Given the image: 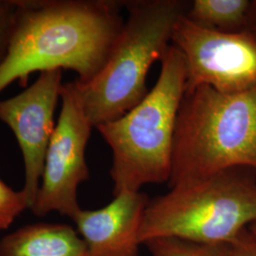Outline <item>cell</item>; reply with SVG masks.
<instances>
[{"label": "cell", "mask_w": 256, "mask_h": 256, "mask_svg": "<svg viewBox=\"0 0 256 256\" xmlns=\"http://www.w3.org/2000/svg\"><path fill=\"white\" fill-rule=\"evenodd\" d=\"M151 256H229L230 244H203L176 238H155L146 243Z\"/></svg>", "instance_id": "obj_12"}, {"label": "cell", "mask_w": 256, "mask_h": 256, "mask_svg": "<svg viewBox=\"0 0 256 256\" xmlns=\"http://www.w3.org/2000/svg\"><path fill=\"white\" fill-rule=\"evenodd\" d=\"M172 45L185 61V90L208 86L230 94L256 86V40L247 32H221L184 16L174 28Z\"/></svg>", "instance_id": "obj_7"}, {"label": "cell", "mask_w": 256, "mask_h": 256, "mask_svg": "<svg viewBox=\"0 0 256 256\" xmlns=\"http://www.w3.org/2000/svg\"><path fill=\"white\" fill-rule=\"evenodd\" d=\"M122 1L18 0L14 27L0 64V93L34 72L70 70L80 84L106 64L124 20Z\"/></svg>", "instance_id": "obj_1"}, {"label": "cell", "mask_w": 256, "mask_h": 256, "mask_svg": "<svg viewBox=\"0 0 256 256\" xmlns=\"http://www.w3.org/2000/svg\"><path fill=\"white\" fill-rule=\"evenodd\" d=\"M186 77L183 55L171 45L146 96L122 117L95 128L112 151L114 196L170 180L176 124Z\"/></svg>", "instance_id": "obj_3"}, {"label": "cell", "mask_w": 256, "mask_h": 256, "mask_svg": "<svg viewBox=\"0 0 256 256\" xmlns=\"http://www.w3.org/2000/svg\"><path fill=\"white\" fill-rule=\"evenodd\" d=\"M18 7V0H0V64L9 50Z\"/></svg>", "instance_id": "obj_14"}, {"label": "cell", "mask_w": 256, "mask_h": 256, "mask_svg": "<svg viewBox=\"0 0 256 256\" xmlns=\"http://www.w3.org/2000/svg\"><path fill=\"white\" fill-rule=\"evenodd\" d=\"M234 167L256 170V86L230 94L208 86L185 90L176 124L170 188Z\"/></svg>", "instance_id": "obj_2"}, {"label": "cell", "mask_w": 256, "mask_h": 256, "mask_svg": "<svg viewBox=\"0 0 256 256\" xmlns=\"http://www.w3.org/2000/svg\"><path fill=\"white\" fill-rule=\"evenodd\" d=\"M256 221V170L234 167L198 182L170 188L149 200L140 241L176 238L230 244Z\"/></svg>", "instance_id": "obj_5"}, {"label": "cell", "mask_w": 256, "mask_h": 256, "mask_svg": "<svg viewBox=\"0 0 256 256\" xmlns=\"http://www.w3.org/2000/svg\"><path fill=\"white\" fill-rule=\"evenodd\" d=\"M60 98V116L48 146L40 187L30 210L37 216L57 212L72 220L81 210L78 187L90 178L86 149L93 126L75 81L63 84Z\"/></svg>", "instance_id": "obj_6"}, {"label": "cell", "mask_w": 256, "mask_h": 256, "mask_svg": "<svg viewBox=\"0 0 256 256\" xmlns=\"http://www.w3.org/2000/svg\"><path fill=\"white\" fill-rule=\"evenodd\" d=\"M229 256H256V240L248 228L230 244Z\"/></svg>", "instance_id": "obj_15"}, {"label": "cell", "mask_w": 256, "mask_h": 256, "mask_svg": "<svg viewBox=\"0 0 256 256\" xmlns=\"http://www.w3.org/2000/svg\"><path fill=\"white\" fill-rule=\"evenodd\" d=\"M62 70L40 72L30 86L8 100H0V120L18 142L25 165V185L30 210L36 198L46 150L54 131V112L60 99Z\"/></svg>", "instance_id": "obj_8"}, {"label": "cell", "mask_w": 256, "mask_h": 256, "mask_svg": "<svg viewBox=\"0 0 256 256\" xmlns=\"http://www.w3.org/2000/svg\"><path fill=\"white\" fill-rule=\"evenodd\" d=\"M0 256H86V248L70 225L36 223L1 238Z\"/></svg>", "instance_id": "obj_10"}, {"label": "cell", "mask_w": 256, "mask_h": 256, "mask_svg": "<svg viewBox=\"0 0 256 256\" xmlns=\"http://www.w3.org/2000/svg\"><path fill=\"white\" fill-rule=\"evenodd\" d=\"M26 209H30L26 192L14 191L0 180V232L9 229Z\"/></svg>", "instance_id": "obj_13"}, {"label": "cell", "mask_w": 256, "mask_h": 256, "mask_svg": "<svg viewBox=\"0 0 256 256\" xmlns=\"http://www.w3.org/2000/svg\"><path fill=\"white\" fill-rule=\"evenodd\" d=\"M248 230H250V232L252 234V236L256 240V221H254V223H252V224L248 227Z\"/></svg>", "instance_id": "obj_17"}, {"label": "cell", "mask_w": 256, "mask_h": 256, "mask_svg": "<svg viewBox=\"0 0 256 256\" xmlns=\"http://www.w3.org/2000/svg\"><path fill=\"white\" fill-rule=\"evenodd\" d=\"M244 32H247L256 40V0L250 1Z\"/></svg>", "instance_id": "obj_16"}, {"label": "cell", "mask_w": 256, "mask_h": 256, "mask_svg": "<svg viewBox=\"0 0 256 256\" xmlns=\"http://www.w3.org/2000/svg\"><path fill=\"white\" fill-rule=\"evenodd\" d=\"M149 200L144 192L124 191L100 209L81 208L72 220L86 256H140V230Z\"/></svg>", "instance_id": "obj_9"}, {"label": "cell", "mask_w": 256, "mask_h": 256, "mask_svg": "<svg viewBox=\"0 0 256 256\" xmlns=\"http://www.w3.org/2000/svg\"><path fill=\"white\" fill-rule=\"evenodd\" d=\"M250 0H194L186 18L221 32H241L246 27Z\"/></svg>", "instance_id": "obj_11"}, {"label": "cell", "mask_w": 256, "mask_h": 256, "mask_svg": "<svg viewBox=\"0 0 256 256\" xmlns=\"http://www.w3.org/2000/svg\"><path fill=\"white\" fill-rule=\"evenodd\" d=\"M122 5L128 18L106 64L92 81L75 80L93 128L122 117L146 96L148 72L162 60L190 6L182 0H131Z\"/></svg>", "instance_id": "obj_4"}]
</instances>
